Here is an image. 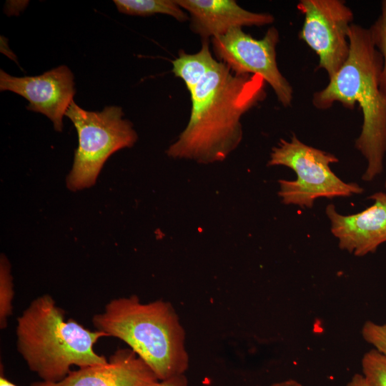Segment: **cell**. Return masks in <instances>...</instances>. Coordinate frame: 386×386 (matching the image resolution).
<instances>
[{
  "instance_id": "obj_23",
  "label": "cell",
  "mask_w": 386,
  "mask_h": 386,
  "mask_svg": "<svg viewBox=\"0 0 386 386\" xmlns=\"http://www.w3.org/2000/svg\"><path fill=\"white\" fill-rule=\"evenodd\" d=\"M385 188H386V181H385Z\"/></svg>"
},
{
  "instance_id": "obj_10",
  "label": "cell",
  "mask_w": 386,
  "mask_h": 386,
  "mask_svg": "<svg viewBox=\"0 0 386 386\" xmlns=\"http://www.w3.org/2000/svg\"><path fill=\"white\" fill-rule=\"evenodd\" d=\"M370 199L372 205L354 214L342 215L332 204L325 209L339 247L357 257L373 253L386 242V194L376 192Z\"/></svg>"
},
{
  "instance_id": "obj_3",
  "label": "cell",
  "mask_w": 386,
  "mask_h": 386,
  "mask_svg": "<svg viewBox=\"0 0 386 386\" xmlns=\"http://www.w3.org/2000/svg\"><path fill=\"white\" fill-rule=\"evenodd\" d=\"M91 321L96 330L124 342L159 380L187 370L185 331L170 302L143 303L137 295L119 297L109 301Z\"/></svg>"
},
{
  "instance_id": "obj_4",
  "label": "cell",
  "mask_w": 386,
  "mask_h": 386,
  "mask_svg": "<svg viewBox=\"0 0 386 386\" xmlns=\"http://www.w3.org/2000/svg\"><path fill=\"white\" fill-rule=\"evenodd\" d=\"M17 350L29 370L44 382H57L71 372L72 365L83 367L108 360L94 346L109 337L90 330L73 319L49 295L34 299L17 318Z\"/></svg>"
},
{
  "instance_id": "obj_11",
  "label": "cell",
  "mask_w": 386,
  "mask_h": 386,
  "mask_svg": "<svg viewBox=\"0 0 386 386\" xmlns=\"http://www.w3.org/2000/svg\"><path fill=\"white\" fill-rule=\"evenodd\" d=\"M158 380L132 349L119 348L105 363L79 367L57 382L38 381L29 386H149Z\"/></svg>"
},
{
  "instance_id": "obj_7",
  "label": "cell",
  "mask_w": 386,
  "mask_h": 386,
  "mask_svg": "<svg viewBox=\"0 0 386 386\" xmlns=\"http://www.w3.org/2000/svg\"><path fill=\"white\" fill-rule=\"evenodd\" d=\"M278 30L269 28L263 38L254 39L242 28L211 39L216 59L224 63L235 74L259 75L274 90L283 107H289L293 89L280 72L276 59Z\"/></svg>"
},
{
  "instance_id": "obj_22",
  "label": "cell",
  "mask_w": 386,
  "mask_h": 386,
  "mask_svg": "<svg viewBox=\"0 0 386 386\" xmlns=\"http://www.w3.org/2000/svg\"><path fill=\"white\" fill-rule=\"evenodd\" d=\"M0 386H17L16 384L8 380L4 375L2 370H1L0 375Z\"/></svg>"
},
{
  "instance_id": "obj_12",
  "label": "cell",
  "mask_w": 386,
  "mask_h": 386,
  "mask_svg": "<svg viewBox=\"0 0 386 386\" xmlns=\"http://www.w3.org/2000/svg\"><path fill=\"white\" fill-rule=\"evenodd\" d=\"M189 14L190 28L203 40L225 34L244 26H262L274 22L267 13H254L239 6L234 0H177Z\"/></svg>"
},
{
  "instance_id": "obj_15",
  "label": "cell",
  "mask_w": 386,
  "mask_h": 386,
  "mask_svg": "<svg viewBox=\"0 0 386 386\" xmlns=\"http://www.w3.org/2000/svg\"><path fill=\"white\" fill-rule=\"evenodd\" d=\"M362 375L367 386H386V355L372 348L362 358Z\"/></svg>"
},
{
  "instance_id": "obj_5",
  "label": "cell",
  "mask_w": 386,
  "mask_h": 386,
  "mask_svg": "<svg viewBox=\"0 0 386 386\" xmlns=\"http://www.w3.org/2000/svg\"><path fill=\"white\" fill-rule=\"evenodd\" d=\"M65 116L74 125L79 139L67 178V187L71 190L91 187L107 159L119 149L132 147L137 140L132 124L123 119L120 107L108 106L101 112H90L73 101Z\"/></svg>"
},
{
  "instance_id": "obj_13",
  "label": "cell",
  "mask_w": 386,
  "mask_h": 386,
  "mask_svg": "<svg viewBox=\"0 0 386 386\" xmlns=\"http://www.w3.org/2000/svg\"><path fill=\"white\" fill-rule=\"evenodd\" d=\"M216 61L209 49V40H203L202 47L197 53L187 54L180 51L178 56L172 61V71L184 81L191 94Z\"/></svg>"
},
{
  "instance_id": "obj_14",
  "label": "cell",
  "mask_w": 386,
  "mask_h": 386,
  "mask_svg": "<svg viewBox=\"0 0 386 386\" xmlns=\"http://www.w3.org/2000/svg\"><path fill=\"white\" fill-rule=\"evenodd\" d=\"M113 2L120 13L127 15L149 16L161 14L181 22L189 19L177 0H114Z\"/></svg>"
},
{
  "instance_id": "obj_9",
  "label": "cell",
  "mask_w": 386,
  "mask_h": 386,
  "mask_svg": "<svg viewBox=\"0 0 386 386\" xmlns=\"http://www.w3.org/2000/svg\"><path fill=\"white\" fill-rule=\"evenodd\" d=\"M0 89L27 99L26 109L46 116L58 132L62 130L63 117L75 94L73 74L64 65L34 76H13L1 70Z\"/></svg>"
},
{
  "instance_id": "obj_17",
  "label": "cell",
  "mask_w": 386,
  "mask_h": 386,
  "mask_svg": "<svg viewBox=\"0 0 386 386\" xmlns=\"http://www.w3.org/2000/svg\"><path fill=\"white\" fill-rule=\"evenodd\" d=\"M369 29L374 44L382 58V82L386 90V0L382 3L380 16Z\"/></svg>"
},
{
  "instance_id": "obj_20",
  "label": "cell",
  "mask_w": 386,
  "mask_h": 386,
  "mask_svg": "<svg viewBox=\"0 0 386 386\" xmlns=\"http://www.w3.org/2000/svg\"><path fill=\"white\" fill-rule=\"evenodd\" d=\"M346 386H367L366 382L362 374H355Z\"/></svg>"
},
{
  "instance_id": "obj_1",
  "label": "cell",
  "mask_w": 386,
  "mask_h": 386,
  "mask_svg": "<svg viewBox=\"0 0 386 386\" xmlns=\"http://www.w3.org/2000/svg\"><path fill=\"white\" fill-rule=\"evenodd\" d=\"M265 83L259 75L235 74L217 59L190 94L189 122L167 155L201 164L225 159L242 141L241 117L265 99Z\"/></svg>"
},
{
  "instance_id": "obj_18",
  "label": "cell",
  "mask_w": 386,
  "mask_h": 386,
  "mask_svg": "<svg viewBox=\"0 0 386 386\" xmlns=\"http://www.w3.org/2000/svg\"><path fill=\"white\" fill-rule=\"evenodd\" d=\"M361 334L372 348L386 355V322L379 324L368 320L362 327Z\"/></svg>"
},
{
  "instance_id": "obj_19",
  "label": "cell",
  "mask_w": 386,
  "mask_h": 386,
  "mask_svg": "<svg viewBox=\"0 0 386 386\" xmlns=\"http://www.w3.org/2000/svg\"><path fill=\"white\" fill-rule=\"evenodd\" d=\"M149 386H188V381L185 375L183 374L166 380H158Z\"/></svg>"
},
{
  "instance_id": "obj_8",
  "label": "cell",
  "mask_w": 386,
  "mask_h": 386,
  "mask_svg": "<svg viewBox=\"0 0 386 386\" xmlns=\"http://www.w3.org/2000/svg\"><path fill=\"white\" fill-rule=\"evenodd\" d=\"M297 6L305 16L300 38L316 53L318 68L331 79L349 56L353 13L340 0H301Z\"/></svg>"
},
{
  "instance_id": "obj_2",
  "label": "cell",
  "mask_w": 386,
  "mask_h": 386,
  "mask_svg": "<svg viewBox=\"0 0 386 386\" xmlns=\"http://www.w3.org/2000/svg\"><path fill=\"white\" fill-rule=\"evenodd\" d=\"M348 36L350 52L346 61L328 84L313 94L312 104L319 109H329L335 102L349 109L359 104L363 122L355 146L367 162L362 179L370 182L382 172L386 154L383 61L369 29L352 24Z\"/></svg>"
},
{
  "instance_id": "obj_21",
  "label": "cell",
  "mask_w": 386,
  "mask_h": 386,
  "mask_svg": "<svg viewBox=\"0 0 386 386\" xmlns=\"http://www.w3.org/2000/svg\"><path fill=\"white\" fill-rule=\"evenodd\" d=\"M271 386H302V385L295 380L289 379L273 383Z\"/></svg>"
},
{
  "instance_id": "obj_16",
  "label": "cell",
  "mask_w": 386,
  "mask_h": 386,
  "mask_svg": "<svg viewBox=\"0 0 386 386\" xmlns=\"http://www.w3.org/2000/svg\"><path fill=\"white\" fill-rule=\"evenodd\" d=\"M12 277L10 264L5 256L1 255L0 261V327H6L8 317L12 314V300L14 298Z\"/></svg>"
},
{
  "instance_id": "obj_6",
  "label": "cell",
  "mask_w": 386,
  "mask_h": 386,
  "mask_svg": "<svg viewBox=\"0 0 386 386\" xmlns=\"http://www.w3.org/2000/svg\"><path fill=\"white\" fill-rule=\"evenodd\" d=\"M337 162L334 154L307 145L293 134L289 141L282 139L272 149L267 165L285 166L297 174L295 180L278 181L282 203L312 208L321 197L362 193L363 189L357 184L345 182L332 171L330 165Z\"/></svg>"
}]
</instances>
